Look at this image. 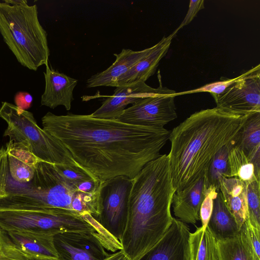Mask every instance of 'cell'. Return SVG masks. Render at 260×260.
<instances>
[{
  "label": "cell",
  "instance_id": "cell-36",
  "mask_svg": "<svg viewBox=\"0 0 260 260\" xmlns=\"http://www.w3.org/2000/svg\"><path fill=\"white\" fill-rule=\"evenodd\" d=\"M37 260H66V259H64V258H63L61 257H59L58 258L55 259H37Z\"/></svg>",
  "mask_w": 260,
  "mask_h": 260
},
{
  "label": "cell",
  "instance_id": "cell-19",
  "mask_svg": "<svg viewBox=\"0 0 260 260\" xmlns=\"http://www.w3.org/2000/svg\"><path fill=\"white\" fill-rule=\"evenodd\" d=\"M247 186V184L240 179L223 178L219 188L224 201L234 216L240 230L248 218Z\"/></svg>",
  "mask_w": 260,
  "mask_h": 260
},
{
  "label": "cell",
  "instance_id": "cell-5",
  "mask_svg": "<svg viewBox=\"0 0 260 260\" xmlns=\"http://www.w3.org/2000/svg\"><path fill=\"white\" fill-rule=\"evenodd\" d=\"M0 34L22 66L36 71L48 64L47 34L39 22L36 5L13 6L0 2Z\"/></svg>",
  "mask_w": 260,
  "mask_h": 260
},
{
  "label": "cell",
  "instance_id": "cell-21",
  "mask_svg": "<svg viewBox=\"0 0 260 260\" xmlns=\"http://www.w3.org/2000/svg\"><path fill=\"white\" fill-rule=\"evenodd\" d=\"M207 226L217 240L235 236L239 233L236 219L227 207L220 191L214 200Z\"/></svg>",
  "mask_w": 260,
  "mask_h": 260
},
{
  "label": "cell",
  "instance_id": "cell-22",
  "mask_svg": "<svg viewBox=\"0 0 260 260\" xmlns=\"http://www.w3.org/2000/svg\"><path fill=\"white\" fill-rule=\"evenodd\" d=\"M190 260H218L217 240L209 228H198L189 236Z\"/></svg>",
  "mask_w": 260,
  "mask_h": 260
},
{
  "label": "cell",
  "instance_id": "cell-34",
  "mask_svg": "<svg viewBox=\"0 0 260 260\" xmlns=\"http://www.w3.org/2000/svg\"><path fill=\"white\" fill-rule=\"evenodd\" d=\"M103 260H129L122 250L109 254Z\"/></svg>",
  "mask_w": 260,
  "mask_h": 260
},
{
  "label": "cell",
  "instance_id": "cell-3",
  "mask_svg": "<svg viewBox=\"0 0 260 260\" xmlns=\"http://www.w3.org/2000/svg\"><path fill=\"white\" fill-rule=\"evenodd\" d=\"M242 124V116L215 107L191 114L170 132L168 155L176 191L204 176L217 152L235 141Z\"/></svg>",
  "mask_w": 260,
  "mask_h": 260
},
{
  "label": "cell",
  "instance_id": "cell-4",
  "mask_svg": "<svg viewBox=\"0 0 260 260\" xmlns=\"http://www.w3.org/2000/svg\"><path fill=\"white\" fill-rule=\"evenodd\" d=\"M53 209L81 217L89 213L99 221L102 212L100 192L87 193L79 190L55 165L39 160L30 181L15 182L8 194L0 198V210Z\"/></svg>",
  "mask_w": 260,
  "mask_h": 260
},
{
  "label": "cell",
  "instance_id": "cell-32",
  "mask_svg": "<svg viewBox=\"0 0 260 260\" xmlns=\"http://www.w3.org/2000/svg\"><path fill=\"white\" fill-rule=\"evenodd\" d=\"M204 2V0L190 1L187 13L182 22L176 29L177 30L188 24L196 16L197 13L205 8Z\"/></svg>",
  "mask_w": 260,
  "mask_h": 260
},
{
  "label": "cell",
  "instance_id": "cell-10",
  "mask_svg": "<svg viewBox=\"0 0 260 260\" xmlns=\"http://www.w3.org/2000/svg\"><path fill=\"white\" fill-rule=\"evenodd\" d=\"M174 94L144 98L126 108L116 119L132 125L164 127L177 117Z\"/></svg>",
  "mask_w": 260,
  "mask_h": 260
},
{
  "label": "cell",
  "instance_id": "cell-30",
  "mask_svg": "<svg viewBox=\"0 0 260 260\" xmlns=\"http://www.w3.org/2000/svg\"><path fill=\"white\" fill-rule=\"evenodd\" d=\"M236 78L233 79H228L225 77H222L220 81L206 84L200 88L192 89L191 90L175 93L174 95L176 96L178 95L193 93L199 92H208L213 96V98L221 94L224 90L233 83Z\"/></svg>",
  "mask_w": 260,
  "mask_h": 260
},
{
  "label": "cell",
  "instance_id": "cell-23",
  "mask_svg": "<svg viewBox=\"0 0 260 260\" xmlns=\"http://www.w3.org/2000/svg\"><path fill=\"white\" fill-rule=\"evenodd\" d=\"M218 260H257L247 240L243 228L236 236L217 240Z\"/></svg>",
  "mask_w": 260,
  "mask_h": 260
},
{
  "label": "cell",
  "instance_id": "cell-6",
  "mask_svg": "<svg viewBox=\"0 0 260 260\" xmlns=\"http://www.w3.org/2000/svg\"><path fill=\"white\" fill-rule=\"evenodd\" d=\"M0 117L7 123L4 136L27 149L39 160L56 165H79L60 140L38 125L31 112L3 102Z\"/></svg>",
  "mask_w": 260,
  "mask_h": 260
},
{
  "label": "cell",
  "instance_id": "cell-29",
  "mask_svg": "<svg viewBox=\"0 0 260 260\" xmlns=\"http://www.w3.org/2000/svg\"><path fill=\"white\" fill-rule=\"evenodd\" d=\"M218 191L211 186H209L207 188H204V198L200 210L202 226L204 229L207 227L209 221L213 210V201Z\"/></svg>",
  "mask_w": 260,
  "mask_h": 260
},
{
  "label": "cell",
  "instance_id": "cell-28",
  "mask_svg": "<svg viewBox=\"0 0 260 260\" xmlns=\"http://www.w3.org/2000/svg\"><path fill=\"white\" fill-rule=\"evenodd\" d=\"M0 260H27L0 228Z\"/></svg>",
  "mask_w": 260,
  "mask_h": 260
},
{
  "label": "cell",
  "instance_id": "cell-2",
  "mask_svg": "<svg viewBox=\"0 0 260 260\" xmlns=\"http://www.w3.org/2000/svg\"><path fill=\"white\" fill-rule=\"evenodd\" d=\"M175 192L168 154L147 163L132 179L126 216L118 238L129 260H140L162 238L173 219L171 206Z\"/></svg>",
  "mask_w": 260,
  "mask_h": 260
},
{
  "label": "cell",
  "instance_id": "cell-8",
  "mask_svg": "<svg viewBox=\"0 0 260 260\" xmlns=\"http://www.w3.org/2000/svg\"><path fill=\"white\" fill-rule=\"evenodd\" d=\"M214 99L217 108L231 113L243 116L260 111L259 64L237 77Z\"/></svg>",
  "mask_w": 260,
  "mask_h": 260
},
{
  "label": "cell",
  "instance_id": "cell-14",
  "mask_svg": "<svg viewBox=\"0 0 260 260\" xmlns=\"http://www.w3.org/2000/svg\"><path fill=\"white\" fill-rule=\"evenodd\" d=\"M6 233L27 260L55 259L59 257L54 244V235L26 232Z\"/></svg>",
  "mask_w": 260,
  "mask_h": 260
},
{
  "label": "cell",
  "instance_id": "cell-15",
  "mask_svg": "<svg viewBox=\"0 0 260 260\" xmlns=\"http://www.w3.org/2000/svg\"><path fill=\"white\" fill-rule=\"evenodd\" d=\"M152 48V46L141 51L122 49L120 53L114 54L116 57L114 62L105 71L91 76L87 80V87H115L119 79L147 55Z\"/></svg>",
  "mask_w": 260,
  "mask_h": 260
},
{
  "label": "cell",
  "instance_id": "cell-27",
  "mask_svg": "<svg viewBox=\"0 0 260 260\" xmlns=\"http://www.w3.org/2000/svg\"><path fill=\"white\" fill-rule=\"evenodd\" d=\"M55 165L62 176L76 186L85 181L98 179L89 171L80 165Z\"/></svg>",
  "mask_w": 260,
  "mask_h": 260
},
{
  "label": "cell",
  "instance_id": "cell-9",
  "mask_svg": "<svg viewBox=\"0 0 260 260\" xmlns=\"http://www.w3.org/2000/svg\"><path fill=\"white\" fill-rule=\"evenodd\" d=\"M132 179L117 176L102 182L100 197L102 212L99 222L118 239L125 222Z\"/></svg>",
  "mask_w": 260,
  "mask_h": 260
},
{
  "label": "cell",
  "instance_id": "cell-11",
  "mask_svg": "<svg viewBox=\"0 0 260 260\" xmlns=\"http://www.w3.org/2000/svg\"><path fill=\"white\" fill-rule=\"evenodd\" d=\"M158 79L159 86L156 88L141 80L116 87L113 94L106 99L91 115L99 119H116L129 104L133 105L149 96L176 93L175 91L162 86L159 71Z\"/></svg>",
  "mask_w": 260,
  "mask_h": 260
},
{
  "label": "cell",
  "instance_id": "cell-24",
  "mask_svg": "<svg viewBox=\"0 0 260 260\" xmlns=\"http://www.w3.org/2000/svg\"><path fill=\"white\" fill-rule=\"evenodd\" d=\"M228 164V178L240 179L247 184L260 181V171L256 169L243 151L235 145L229 151Z\"/></svg>",
  "mask_w": 260,
  "mask_h": 260
},
{
  "label": "cell",
  "instance_id": "cell-12",
  "mask_svg": "<svg viewBox=\"0 0 260 260\" xmlns=\"http://www.w3.org/2000/svg\"><path fill=\"white\" fill-rule=\"evenodd\" d=\"M54 242L59 257L66 260H103L109 254L91 235L58 234Z\"/></svg>",
  "mask_w": 260,
  "mask_h": 260
},
{
  "label": "cell",
  "instance_id": "cell-7",
  "mask_svg": "<svg viewBox=\"0 0 260 260\" xmlns=\"http://www.w3.org/2000/svg\"><path fill=\"white\" fill-rule=\"evenodd\" d=\"M0 228L6 232H26L56 235L62 233L91 235L94 228L82 217L63 210H0Z\"/></svg>",
  "mask_w": 260,
  "mask_h": 260
},
{
  "label": "cell",
  "instance_id": "cell-18",
  "mask_svg": "<svg viewBox=\"0 0 260 260\" xmlns=\"http://www.w3.org/2000/svg\"><path fill=\"white\" fill-rule=\"evenodd\" d=\"M234 145L243 151L260 171V111L242 116V124Z\"/></svg>",
  "mask_w": 260,
  "mask_h": 260
},
{
  "label": "cell",
  "instance_id": "cell-17",
  "mask_svg": "<svg viewBox=\"0 0 260 260\" xmlns=\"http://www.w3.org/2000/svg\"><path fill=\"white\" fill-rule=\"evenodd\" d=\"M178 31L176 29L168 37H164L156 44L153 46L151 50L147 55L119 79L115 87L140 80L145 82L153 75L160 60L168 51L172 41Z\"/></svg>",
  "mask_w": 260,
  "mask_h": 260
},
{
  "label": "cell",
  "instance_id": "cell-31",
  "mask_svg": "<svg viewBox=\"0 0 260 260\" xmlns=\"http://www.w3.org/2000/svg\"><path fill=\"white\" fill-rule=\"evenodd\" d=\"M242 226L253 254L257 260H260V229L253 226L248 219Z\"/></svg>",
  "mask_w": 260,
  "mask_h": 260
},
{
  "label": "cell",
  "instance_id": "cell-13",
  "mask_svg": "<svg viewBox=\"0 0 260 260\" xmlns=\"http://www.w3.org/2000/svg\"><path fill=\"white\" fill-rule=\"evenodd\" d=\"M44 75L45 86L41 96V105L51 109L63 106L67 110H70L78 80L50 68L48 64L46 65Z\"/></svg>",
  "mask_w": 260,
  "mask_h": 260
},
{
  "label": "cell",
  "instance_id": "cell-16",
  "mask_svg": "<svg viewBox=\"0 0 260 260\" xmlns=\"http://www.w3.org/2000/svg\"><path fill=\"white\" fill-rule=\"evenodd\" d=\"M204 198L203 176L186 189L174 193L171 205L174 215L185 223L195 224L200 220V210Z\"/></svg>",
  "mask_w": 260,
  "mask_h": 260
},
{
  "label": "cell",
  "instance_id": "cell-26",
  "mask_svg": "<svg viewBox=\"0 0 260 260\" xmlns=\"http://www.w3.org/2000/svg\"><path fill=\"white\" fill-rule=\"evenodd\" d=\"M260 181H254L247 186V218L255 228L260 229Z\"/></svg>",
  "mask_w": 260,
  "mask_h": 260
},
{
  "label": "cell",
  "instance_id": "cell-20",
  "mask_svg": "<svg viewBox=\"0 0 260 260\" xmlns=\"http://www.w3.org/2000/svg\"><path fill=\"white\" fill-rule=\"evenodd\" d=\"M7 148L9 172L13 180L19 183L32 179L39 159L27 149L9 141Z\"/></svg>",
  "mask_w": 260,
  "mask_h": 260
},
{
  "label": "cell",
  "instance_id": "cell-33",
  "mask_svg": "<svg viewBox=\"0 0 260 260\" xmlns=\"http://www.w3.org/2000/svg\"><path fill=\"white\" fill-rule=\"evenodd\" d=\"M32 101V95L29 93L25 91L18 92L14 97L15 105L25 110L31 107Z\"/></svg>",
  "mask_w": 260,
  "mask_h": 260
},
{
  "label": "cell",
  "instance_id": "cell-25",
  "mask_svg": "<svg viewBox=\"0 0 260 260\" xmlns=\"http://www.w3.org/2000/svg\"><path fill=\"white\" fill-rule=\"evenodd\" d=\"M235 142V140L222 147L214 156L208 170L204 175L205 188L211 186L219 191L222 179L228 178L229 153Z\"/></svg>",
  "mask_w": 260,
  "mask_h": 260
},
{
  "label": "cell",
  "instance_id": "cell-1",
  "mask_svg": "<svg viewBox=\"0 0 260 260\" xmlns=\"http://www.w3.org/2000/svg\"><path fill=\"white\" fill-rule=\"evenodd\" d=\"M42 124L79 165L101 181L120 176L134 178L161 155L171 132L96 118L91 114L56 115L50 112L42 118Z\"/></svg>",
  "mask_w": 260,
  "mask_h": 260
},
{
  "label": "cell",
  "instance_id": "cell-35",
  "mask_svg": "<svg viewBox=\"0 0 260 260\" xmlns=\"http://www.w3.org/2000/svg\"><path fill=\"white\" fill-rule=\"evenodd\" d=\"M3 2L13 6H19L27 4V1L26 0H5Z\"/></svg>",
  "mask_w": 260,
  "mask_h": 260
}]
</instances>
